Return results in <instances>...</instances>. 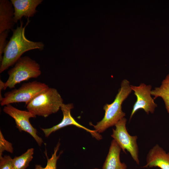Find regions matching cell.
I'll return each mask as SVG.
<instances>
[{"label":"cell","instance_id":"obj_1","mask_svg":"<svg viewBox=\"0 0 169 169\" xmlns=\"http://www.w3.org/2000/svg\"><path fill=\"white\" fill-rule=\"evenodd\" d=\"M29 22L28 18L27 23L23 26V22L21 20L20 26L13 30V35L5 48L1 62L0 73L14 65L25 52L35 49L41 51L44 49L45 45L43 42L31 41L26 37L25 29Z\"/></svg>","mask_w":169,"mask_h":169},{"label":"cell","instance_id":"obj_2","mask_svg":"<svg viewBox=\"0 0 169 169\" xmlns=\"http://www.w3.org/2000/svg\"><path fill=\"white\" fill-rule=\"evenodd\" d=\"M132 90L129 81L126 79H123L113 102L104 105L103 109L105 114L103 118L95 125L91 124L95 131L98 133L103 132L109 127L115 125L125 117V113L122 110V104Z\"/></svg>","mask_w":169,"mask_h":169},{"label":"cell","instance_id":"obj_3","mask_svg":"<svg viewBox=\"0 0 169 169\" xmlns=\"http://www.w3.org/2000/svg\"><path fill=\"white\" fill-rule=\"evenodd\" d=\"M63 101L57 90L49 87L34 98L26 105V107L28 111L35 115L46 118L57 112Z\"/></svg>","mask_w":169,"mask_h":169},{"label":"cell","instance_id":"obj_4","mask_svg":"<svg viewBox=\"0 0 169 169\" xmlns=\"http://www.w3.org/2000/svg\"><path fill=\"white\" fill-rule=\"evenodd\" d=\"M41 74L40 65L35 60L28 56L21 57L8 71V77L4 83V90L13 88L18 84L37 78Z\"/></svg>","mask_w":169,"mask_h":169},{"label":"cell","instance_id":"obj_5","mask_svg":"<svg viewBox=\"0 0 169 169\" xmlns=\"http://www.w3.org/2000/svg\"><path fill=\"white\" fill-rule=\"evenodd\" d=\"M49 87L46 84L33 81L23 84L17 89L6 92L0 100L1 106L25 102L26 105L34 98Z\"/></svg>","mask_w":169,"mask_h":169},{"label":"cell","instance_id":"obj_6","mask_svg":"<svg viewBox=\"0 0 169 169\" xmlns=\"http://www.w3.org/2000/svg\"><path fill=\"white\" fill-rule=\"evenodd\" d=\"M127 120L124 117L119 120L115 125V129H113L111 136L125 153L127 150L130 154L136 163L139 165V148L137 143V136H131L126 129Z\"/></svg>","mask_w":169,"mask_h":169},{"label":"cell","instance_id":"obj_7","mask_svg":"<svg viewBox=\"0 0 169 169\" xmlns=\"http://www.w3.org/2000/svg\"><path fill=\"white\" fill-rule=\"evenodd\" d=\"M3 110L14 120L16 127L19 131H23L28 133L34 138L39 146L42 145L43 143L42 139L38 135L37 130L29 121L30 118H35L36 115L29 111L18 109L11 104L5 105Z\"/></svg>","mask_w":169,"mask_h":169},{"label":"cell","instance_id":"obj_8","mask_svg":"<svg viewBox=\"0 0 169 169\" xmlns=\"http://www.w3.org/2000/svg\"><path fill=\"white\" fill-rule=\"evenodd\" d=\"M132 90L136 97L130 116V120L134 114L139 109H142L148 115L154 113L157 105L151 97V86L144 83L141 84L138 86L131 85Z\"/></svg>","mask_w":169,"mask_h":169},{"label":"cell","instance_id":"obj_9","mask_svg":"<svg viewBox=\"0 0 169 169\" xmlns=\"http://www.w3.org/2000/svg\"><path fill=\"white\" fill-rule=\"evenodd\" d=\"M74 108L72 103L64 104L63 103L60 109L63 114V118L61 121L58 124L48 128H41L45 136L48 137L52 133L70 125H75L79 128L83 129L90 133L92 136L97 140L102 139V136L95 130H92L78 123L73 117L71 114V110Z\"/></svg>","mask_w":169,"mask_h":169},{"label":"cell","instance_id":"obj_10","mask_svg":"<svg viewBox=\"0 0 169 169\" xmlns=\"http://www.w3.org/2000/svg\"><path fill=\"white\" fill-rule=\"evenodd\" d=\"M153 167L169 169V152H166L158 144L148 151L146 157V164L143 167L144 168Z\"/></svg>","mask_w":169,"mask_h":169},{"label":"cell","instance_id":"obj_11","mask_svg":"<svg viewBox=\"0 0 169 169\" xmlns=\"http://www.w3.org/2000/svg\"><path fill=\"white\" fill-rule=\"evenodd\" d=\"M14 9V20L15 23L23 17L29 18L36 13V8L42 0H11Z\"/></svg>","mask_w":169,"mask_h":169},{"label":"cell","instance_id":"obj_12","mask_svg":"<svg viewBox=\"0 0 169 169\" xmlns=\"http://www.w3.org/2000/svg\"><path fill=\"white\" fill-rule=\"evenodd\" d=\"M14 9L8 0H0V33L12 30L15 23L14 20Z\"/></svg>","mask_w":169,"mask_h":169},{"label":"cell","instance_id":"obj_13","mask_svg":"<svg viewBox=\"0 0 169 169\" xmlns=\"http://www.w3.org/2000/svg\"><path fill=\"white\" fill-rule=\"evenodd\" d=\"M121 150L117 142L114 140H112L102 169H127L126 165L120 161Z\"/></svg>","mask_w":169,"mask_h":169},{"label":"cell","instance_id":"obj_14","mask_svg":"<svg viewBox=\"0 0 169 169\" xmlns=\"http://www.w3.org/2000/svg\"><path fill=\"white\" fill-rule=\"evenodd\" d=\"M151 94L154 96V100L158 97L162 99L169 115V73L163 80L160 86L151 90Z\"/></svg>","mask_w":169,"mask_h":169},{"label":"cell","instance_id":"obj_15","mask_svg":"<svg viewBox=\"0 0 169 169\" xmlns=\"http://www.w3.org/2000/svg\"><path fill=\"white\" fill-rule=\"evenodd\" d=\"M34 149L30 148L18 156L13 159V169H26L33 158Z\"/></svg>","mask_w":169,"mask_h":169},{"label":"cell","instance_id":"obj_16","mask_svg":"<svg viewBox=\"0 0 169 169\" xmlns=\"http://www.w3.org/2000/svg\"><path fill=\"white\" fill-rule=\"evenodd\" d=\"M60 143L59 142L54 149V152L52 154L50 158H49L46 152V156L47 158V163L46 166L43 167L40 165H36L34 169H57V162L59 159L60 155H57V153L59 149Z\"/></svg>","mask_w":169,"mask_h":169},{"label":"cell","instance_id":"obj_17","mask_svg":"<svg viewBox=\"0 0 169 169\" xmlns=\"http://www.w3.org/2000/svg\"><path fill=\"white\" fill-rule=\"evenodd\" d=\"M13 153V149L12 144L7 141L4 138L1 131H0V157L2 156L4 151Z\"/></svg>","mask_w":169,"mask_h":169},{"label":"cell","instance_id":"obj_18","mask_svg":"<svg viewBox=\"0 0 169 169\" xmlns=\"http://www.w3.org/2000/svg\"><path fill=\"white\" fill-rule=\"evenodd\" d=\"M0 169H13V159L10 156L0 157Z\"/></svg>","mask_w":169,"mask_h":169},{"label":"cell","instance_id":"obj_19","mask_svg":"<svg viewBox=\"0 0 169 169\" xmlns=\"http://www.w3.org/2000/svg\"><path fill=\"white\" fill-rule=\"evenodd\" d=\"M9 30H6L0 33V61H1L2 55L7 43H6V39L8 36Z\"/></svg>","mask_w":169,"mask_h":169},{"label":"cell","instance_id":"obj_20","mask_svg":"<svg viewBox=\"0 0 169 169\" xmlns=\"http://www.w3.org/2000/svg\"><path fill=\"white\" fill-rule=\"evenodd\" d=\"M99 169L97 168H94V169Z\"/></svg>","mask_w":169,"mask_h":169}]
</instances>
